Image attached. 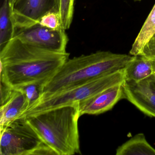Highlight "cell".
<instances>
[{
	"instance_id": "obj_16",
	"label": "cell",
	"mask_w": 155,
	"mask_h": 155,
	"mask_svg": "<svg viewBox=\"0 0 155 155\" xmlns=\"http://www.w3.org/2000/svg\"><path fill=\"white\" fill-rule=\"evenodd\" d=\"M38 24L48 28L55 30L63 29L61 21L59 12L55 7H53L41 17Z\"/></svg>"
},
{
	"instance_id": "obj_10",
	"label": "cell",
	"mask_w": 155,
	"mask_h": 155,
	"mask_svg": "<svg viewBox=\"0 0 155 155\" xmlns=\"http://www.w3.org/2000/svg\"><path fill=\"white\" fill-rule=\"evenodd\" d=\"M123 83L108 88L79 102L81 116L84 114L99 115L112 109L118 101L124 99Z\"/></svg>"
},
{
	"instance_id": "obj_18",
	"label": "cell",
	"mask_w": 155,
	"mask_h": 155,
	"mask_svg": "<svg viewBox=\"0 0 155 155\" xmlns=\"http://www.w3.org/2000/svg\"><path fill=\"white\" fill-rule=\"evenodd\" d=\"M7 1H8V3L9 9H10L16 3H17L20 0H7Z\"/></svg>"
},
{
	"instance_id": "obj_4",
	"label": "cell",
	"mask_w": 155,
	"mask_h": 155,
	"mask_svg": "<svg viewBox=\"0 0 155 155\" xmlns=\"http://www.w3.org/2000/svg\"><path fill=\"white\" fill-rule=\"evenodd\" d=\"M124 69L103 75L87 83L33 103L19 117H26L64 105L80 102L125 81Z\"/></svg>"
},
{
	"instance_id": "obj_11",
	"label": "cell",
	"mask_w": 155,
	"mask_h": 155,
	"mask_svg": "<svg viewBox=\"0 0 155 155\" xmlns=\"http://www.w3.org/2000/svg\"><path fill=\"white\" fill-rule=\"evenodd\" d=\"M126 81L138 82L145 79L155 73L153 63L148 56L138 55L124 68Z\"/></svg>"
},
{
	"instance_id": "obj_7",
	"label": "cell",
	"mask_w": 155,
	"mask_h": 155,
	"mask_svg": "<svg viewBox=\"0 0 155 155\" xmlns=\"http://www.w3.org/2000/svg\"><path fill=\"white\" fill-rule=\"evenodd\" d=\"M124 99L143 114L155 118V77L154 75L138 82L123 83Z\"/></svg>"
},
{
	"instance_id": "obj_13",
	"label": "cell",
	"mask_w": 155,
	"mask_h": 155,
	"mask_svg": "<svg viewBox=\"0 0 155 155\" xmlns=\"http://www.w3.org/2000/svg\"><path fill=\"white\" fill-rule=\"evenodd\" d=\"M155 34V4L132 44L130 54L134 56L141 55L145 46Z\"/></svg>"
},
{
	"instance_id": "obj_3",
	"label": "cell",
	"mask_w": 155,
	"mask_h": 155,
	"mask_svg": "<svg viewBox=\"0 0 155 155\" xmlns=\"http://www.w3.org/2000/svg\"><path fill=\"white\" fill-rule=\"evenodd\" d=\"M79 102L26 117L28 123L56 155L81 153Z\"/></svg>"
},
{
	"instance_id": "obj_2",
	"label": "cell",
	"mask_w": 155,
	"mask_h": 155,
	"mask_svg": "<svg viewBox=\"0 0 155 155\" xmlns=\"http://www.w3.org/2000/svg\"><path fill=\"white\" fill-rule=\"evenodd\" d=\"M134 58L130 54L98 51L68 59L56 74L41 86L40 96L34 103L103 75L123 69Z\"/></svg>"
},
{
	"instance_id": "obj_14",
	"label": "cell",
	"mask_w": 155,
	"mask_h": 155,
	"mask_svg": "<svg viewBox=\"0 0 155 155\" xmlns=\"http://www.w3.org/2000/svg\"><path fill=\"white\" fill-rule=\"evenodd\" d=\"M12 25L7 0H4L0 9V49L12 38Z\"/></svg>"
},
{
	"instance_id": "obj_6",
	"label": "cell",
	"mask_w": 155,
	"mask_h": 155,
	"mask_svg": "<svg viewBox=\"0 0 155 155\" xmlns=\"http://www.w3.org/2000/svg\"><path fill=\"white\" fill-rule=\"evenodd\" d=\"M65 31L63 29H51L37 24L14 31L12 38H17L25 43L53 52L65 53L69 40Z\"/></svg>"
},
{
	"instance_id": "obj_9",
	"label": "cell",
	"mask_w": 155,
	"mask_h": 155,
	"mask_svg": "<svg viewBox=\"0 0 155 155\" xmlns=\"http://www.w3.org/2000/svg\"><path fill=\"white\" fill-rule=\"evenodd\" d=\"M30 105L26 92L21 89H12L1 82L0 127L18 118Z\"/></svg>"
},
{
	"instance_id": "obj_17",
	"label": "cell",
	"mask_w": 155,
	"mask_h": 155,
	"mask_svg": "<svg viewBox=\"0 0 155 155\" xmlns=\"http://www.w3.org/2000/svg\"><path fill=\"white\" fill-rule=\"evenodd\" d=\"M141 55L155 57V34L151 37L145 46Z\"/></svg>"
},
{
	"instance_id": "obj_12",
	"label": "cell",
	"mask_w": 155,
	"mask_h": 155,
	"mask_svg": "<svg viewBox=\"0 0 155 155\" xmlns=\"http://www.w3.org/2000/svg\"><path fill=\"white\" fill-rule=\"evenodd\" d=\"M116 155H155V149L143 133H138L118 147Z\"/></svg>"
},
{
	"instance_id": "obj_19",
	"label": "cell",
	"mask_w": 155,
	"mask_h": 155,
	"mask_svg": "<svg viewBox=\"0 0 155 155\" xmlns=\"http://www.w3.org/2000/svg\"><path fill=\"white\" fill-rule=\"evenodd\" d=\"M54 2V5L58 11L59 10L60 3V0H53Z\"/></svg>"
},
{
	"instance_id": "obj_1",
	"label": "cell",
	"mask_w": 155,
	"mask_h": 155,
	"mask_svg": "<svg viewBox=\"0 0 155 155\" xmlns=\"http://www.w3.org/2000/svg\"><path fill=\"white\" fill-rule=\"evenodd\" d=\"M69 53L44 49L12 38L0 50L1 82L12 89L43 86L69 59Z\"/></svg>"
},
{
	"instance_id": "obj_5",
	"label": "cell",
	"mask_w": 155,
	"mask_h": 155,
	"mask_svg": "<svg viewBox=\"0 0 155 155\" xmlns=\"http://www.w3.org/2000/svg\"><path fill=\"white\" fill-rule=\"evenodd\" d=\"M1 155H56L28 123L20 117L1 127Z\"/></svg>"
},
{
	"instance_id": "obj_21",
	"label": "cell",
	"mask_w": 155,
	"mask_h": 155,
	"mask_svg": "<svg viewBox=\"0 0 155 155\" xmlns=\"http://www.w3.org/2000/svg\"><path fill=\"white\" fill-rule=\"evenodd\" d=\"M134 1H140L141 0H134Z\"/></svg>"
},
{
	"instance_id": "obj_8",
	"label": "cell",
	"mask_w": 155,
	"mask_h": 155,
	"mask_svg": "<svg viewBox=\"0 0 155 155\" xmlns=\"http://www.w3.org/2000/svg\"><path fill=\"white\" fill-rule=\"evenodd\" d=\"M53 7L50 0H20L9 9L12 32L38 24L41 17Z\"/></svg>"
},
{
	"instance_id": "obj_15",
	"label": "cell",
	"mask_w": 155,
	"mask_h": 155,
	"mask_svg": "<svg viewBox=\"0 0 155 155\" xmlns=\"http://www.w3.org/2000/svg\"><path fill=\"white\" fill-rule=\"evenodd\" d=\"M75 0H60L59 14L62 28L67 30L70 28L73 20Z\"/></svg>"
},
{
	"instance_id": "obj_20",
	"label": "cell",
	"mask_w": 155,
	"mask_h": 155,
	"mask_svg": "<svg viewBox=\"0 0 155 155\" xmlns=\"http://www.w3.org/2000/svg\"><path fill=\"white\" fill-rule=\"evenodd\" d=\"M148 57L150 58V60H151L152 63H153L154 71H155V73H154V75L155 77V56H148Z\"/></svg>"
}]
</instances>
